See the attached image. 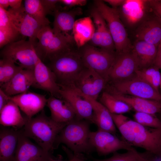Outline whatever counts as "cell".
<instances>
[{
    "label": "cell",
    "instance_id": "obj_1",
    "mask_svg": "<svg viewBox=\"0 0 161 161\" xmlns=\"http://www.w3.org/2000/svg\"><path fill=\"white\" fill-rule=\"evenodd\" d=\"M111 114L122 140L132 147L154 154H161V129L144 126L123 114Z\"/></svg>",
    "mask_w": 161,
    "mask_h": 161
},
{
    "label": "cell",
    "instance_id": "obj_2",
    "mask_svg": "<svg viewBox=\"0 0 161 161\" xmlns=\"http://www.w3.org/2000/svg\"><path fill=\"white\" fill-rule=\"evenodd\" d=\"M27 118L21 130L23 134L34 140L45 152L51 154L57 136L67 123L55 122L47 116L43 110L35 117Z\"/></svg>",
    "mask_w": 161,
    "mask_h": 161
},
{
    "label": "cell",
    "instance_id": "obj_3",
    "mask_svg": "<svg viewBox=\"0 0 161 161\" xmlns=\"http://www.w3.org/2000/svg\"><path fill=\"white\" fill-rule=\"evenodd\" d=\"M90 123L75 118L67 123L57 136L54 149L63 143L75 154L89 153L94 149L90 142Z\"/></svg>",
    "mask_w": 161,
    "mask_h": 161
},
{
    "label": "cell",
    "instance_id": "obj_4",
    "mask_svg": "<svg viewBox=\"0 0 161 161\" xmlns=\"http://www.w3.org/2000/svg\"><path fill=\"white\" fill-rule=\"evenodd\" d=\"M35 45L36 53L44 62L72 49L75 42L71 35H65L55 32L49 25L42 27L37 36Z\"/></svg>",
    "mask_w": 161,
    "mask_h": 161
},
{
    "label": "cell",
    "instance_id": "obj_5",
    "mask_svg": "<svg viewBox=\"0 0 161 161\" xmlns=\"http://www.w3.org/2000/svg\"><path fill=\"white\" fill-rule=\"evenodd\" d=\"M55 74L59 85L73 84L86 67L79 51H66L49 61L47 65Z\"/></svg>",
    "mask_w": 161,
    "mask_h": 161
},
{
    "label": "cell",
    "instance_id": "obj_6",
    "mask_svg": "<svg viewBox=\"0 0 161 161\" xmlns=\"http://www.w3.org/2000/svg\"><path fill=\"white\" fill-rule=\"evenodd\" d=\"M95 7L106 22L116 53L130 52L132 45L122 22L117 8L109 7L103 1H95Z\"/></svg>",
    "mask_w": 161,
    "mask_h": 161
},
{
    "label": "cell",
    "instance_id": "obj_7",
    "mask_svg": "<svg viewBox=\"0 0 161 161\" xmlns=\"http://www.w3.org/2000/svg\"><path fill=\"white\" fill-rule=\"evenodd\" d=\"M35 44L21 39L10 43L0 52L1 58L10 60L23 69L34 70L38 59Z\"/></svg>",
    "mask_w": 161,
    "mask_h": 161
},
{
    "label": "cell",
    "instance_id": "obj_8",
    "mask_svg": "<svg viewBox=\"0 0 161 161\" xmlns=\"http://www.w3.org/2000/svg\"><path fill=\"white\" fill-rule=\"evenodd\" d=\"M86 67L92 69L108 82L109 72L116 55L112 52L86 44L79 51Z\"/></svg>",
    "mask_w": 161,
    "mask_h": 161
},
{
    "label": "cell",
    "instance_id": "obj_9",
    "mask_svg": "<svg viewBox=\"0 0 161 161\" xmlns=\"http://www.w3.org/2000/svg\"><path fill=\"white\" fill-rule=\"evenodd\" d=\"M110 88L120 94L161 102V95L153 86L137 76L111 83Z\"/></svg>",
    "mask_w": 161,
    "mask_h": 161
},
{
    "label": "cell",
    "instance_id": "obj_10",
    "mask_svg": "<svg viewBox=\"0 0 161 161\" xmlns=\"http://www.w3.org/2000/svg\"><path fill=\"white\" fill-rule=\"evenodd\" d=\"M90 144L99 155H106L124 149L127 151L134 148L123 140H120L114 134L98 129L91 132L89 136Z\"/></svg>",
    "mask_w": 161,
    "mask_h": 161
},
{
    "label": "cell",
    "instance_id": "obj_11",
    "mask_svg": "<svg viewBox=\"0 0 161 161\" xmlns=\"http://www.w3.org/2000/svg\"><path fill=\"white\" fill-rule=\"evenodd\" d=\"M59 86L61 98L66 100L71 104L75 112L76 118L92 123L93 109L91 103L85 95L73 84Z\"/></svg>",
    "mask_w": 161,
    "mask_h": 161
},
{
    "label": "cell",
    "instance_id": "obj_12",
    "mask_svg": "<svg viewBox=\"0 0 161 161\" xmlns=\"http://www.w3.org/2000/svg\"><path fill=\"white\" fill-rule=\"evenodd\" d=\"M139 69L137 62L131 51L116 53L108 74V82L113 83L127 80L135 75Z\"/></svg>",
    "mask_w": 161,
    "mask_h": 161
},
{
    "label": "cell",
    "instance_id": "obj_13",
    "mask_svg": "<svg viewBox=\"0 0 161 161\" xmlns=\"http://www.w3.org/2000/svg\"><path fill=\"white\" fill-rule=\"evenodd\" d=\"M8 15L20 35L28 37L35 44L37 36L42 26L26 11L22 5L18 9L7 10Z\"/></svg>",
    "mask_w": 161,
    "mask_h": 161
},
{
    "label": "cell",
    "instance_id": "obj_14",
    "mask_svg": "<svg viewBox=\"0 0 161 161\" xmlns=\"http://www.w3.org/2000/svg\"><path fill=\"white\" fill-rule=\"evenodd\" d=\"M108 82L92 69L86 67L73 84L85 95L97 100Z\"/></svg>",
    "mask_w": 161,
    "mask_h": 161
},
{
    "label": "cell",
    "instance_id": "obj_15",
    "mask_svg": "<svg viewBox=\"0 0 161 161\" xmlns=\"http://www.w3.org/2000/svg\"><path fill=\"white\" fill-rule=\"evenodd\" d=\"M117 9L121 19L131 27H137L151 11L149 0H124Z\"/></svg>",
    "mask_w": 161,
    "mask_h": 161
},
{
    "label": "cell",
    "instance_id": "obj_16",
    "mask_svg": "<svg viewBox=\"0 0 161 161\" xmlns=\"http://www.w3.org/2000/svg\"><path fill=\"white\" fill-rule=\"evenodd\" d=\"M52 157L51 154L32 142L20 130L13 161H45Z\"/></svg>",
    "mask_w": 161,
    "mask_h": 161
},
{
    "label": "cell",
    "instance_id": "obj_17",
    "mask_svg": "<svg viewBox=\"0 0 161 161\" xmlns=\"http://www.w3.org/2000/svg\"><path fill=\"white\" fill-rule=\"evenodd\" d=\"M34 82L33 86L50 93L51 95L61 98L60 87L55 75L50 69L39 58L33 70Z\"/></svg>",
    "mask_w": 161,
    "mask_h": 161
},
{
    "label": "cell",
    "instance_id": "obj_18",
    "mask_svg": "<svg viewBox=\"0 0 161 161\" xmlns=\"http://www.w3.org/2000/svg\"><path fill=\"white\" fill-rule=\"evenodd\" d=\"M135 35L136 40L158 46L161 42V20L152 12L137 27Z\"/></svg>",
    "mask_w": 161,
    "mask_h": 161
},
{
    "label": "cell",
    "instance_id": "obj_19",
    "mask_svg": "<svg viewBox=\"0 0 161 161\" xmlns=\"http://www.w3.org/2000/svg\"><path fill=\"white\" fill-rule=\"evenodd\" d=\"M10 99L29 118L42 111L47 101V99L44 95L28 91L10 96Z\"/></svg>",
    "mask_w": 161,
    "mask_h": 161
},
{
    "label": "cell",
    "instance_id": "obj_20",
    "mask_svg": "<svg viewBox=\"0 0 161 161\" xmlns=\"http://www.w3.org/2000/svg\"><path fill=\"white\" fill-rule=\"evenodd\" d=\"M34 82L33 70L22 69L0 88L8 96H12L27 92Z\"/></svg>",
    "mask_w": 161,
    "mask_h": 161
},
{
    "label": "cell",
    "instance_id": "obj_21",
    "mask_svg": "<svg viewBox=\"0 0 161 161\" xmlns=\"http://www.w3.org/2000/svg\"><path fill=\"white\" fill-rule=\"evenodd\" d=\"M46 105L51 113V118L56 122L67 123L76 118L71 104L66 100L51 95L47 99Z\"/></svg>",
    "mask_w": 161,
    "mask_h": 161
},
{
    "label": "cell",
    "instance_id": "obj_22",
    "mask_svg": "<svg viewBox=\"0 0 161 161\" xmlns=\"http://www.w3.org/2000/svg\"><path fill=\"white\" fill-rule=\"evenodd\" d=\"M106 90L127 103L136 112H145L154 115L161 112V101L120 94L109 87Z\"/></svg>",
    "mask_w": 161,
    "mask_h": 161
},
{
    "label": "cell",
    "instance_id": "obj_23",
    "mask_svg": "<svg viewBox=\"0 0 161 161\" xmlns=\"http://www.w3.org/2000/svg\"><path fill=\"white\" fill-rule=\"evenodd\" d=\"M20 131L2 127L0 131V161H13Z\"/></svg>",
    "mask_w": 161,
    "mask_h": 161
},
{
    "label": "cell",
    "instance_id": "obj_24",
    "mask_svg": "<svg viewBox=\"0 0 161 161\" xmlns=\"http://www.w3.org/2000/svg\"><path fill=\"white\" fill-rule=\"evenodd\" d=\"M85 96L92 107L93 115L92 123L96 125L98 129L115 134L116 132V126L110 112L99 101Z\"/></svg>",
    "mask_w": 161,
    "mask_h": 161
},
{
    "label": "cell",
    "instance_id": "obj_25",
    "mask_svg": "<svg viewBox=\"0 0 161 161\" xmlns=\"http://www.w3.org/2000/svg\"><path fill=\"white\" fill-rule=\"evenodd\" d=\"M158 47L144 41L136 40L131 51L137 62L139 69L148 67L154 64Z\"/></svg>",
    "mask_w": 161,
    "mask_h": 161
},
{
    "label": "cell",
    "instance_id": "obj_26",
    "mask_svg": "<svg viewBox=\"0 0 161 161\" xmlns=\"http://www.w3.org/2000/svg\"><path fill=\"white\" fill-rule=\"evenodd\" d=\"M82 13V10L80 7L68 11H61L57 10L54 14L53 30L58 33L65 35H71L69 33L73 30L75 17Z\"/></svg>",
    "mask_w": 161,
    "mask_h": 161
},
{
    "label": "cell",
    "instance_id": "obj_27",
    "mask_svg": "<svg viewBox=\"0 0 161 161\" xmlns=\"http://www.w3.org/2000/svg\"><path fill=\"white\" fill-rule=\"evenodd\" d=\"M20 109L16 104L10 100L0 110V124L4 127H10L16 129L23 127L27 118L22 116Z\"/></svg>",
    "mask_w": 161,
    "mask_h": 161
},
{
    "label": "cell",
    "instance_id": "obj_28",
    "mask_svg": "<svg viewBox=\"0 0 161 161\" xmlns=\"http://www.w3.org/2000/svg\"><path fill=\"white\" fill-rule=\"evenodd\" d=\"M96 29L99 32L101 41L100 48L112 52H115L114 43L104 19L95 7L91 11Z\"/></svg>",
    "mask_w": 161,
    "mask_h": 161
},
{
    "label": "cell",
    "instance_id": "obj_29",
    "mask_svg": "<svg viewBox=\"0 0 161 161\" xmlns=\"http://www.w3.org/2000/svg\"><path fill=\"white\" fill-rule=\"evenodd\" d=\"M100 102L111 114H123L129 112L132 109L127 103L118 99L112 94L106 90L102 93Z\"/></svg>",
    "mask_w": 161,
    "mask_h": 161
},
{
    "label": "cell",
    "instance_id": "obj_30",
    "mask_svg": "<svg viewBox=\"0 0 161 161\" xmlns=\"http://www.w3.org/2000/svg\"><path fill=\"white\" fill-rule=\"evenodd\" d=\"M24 8L26 12L42 27L49 25L50 22L46 17L47 14L41 0H25Z\"/></svg>",
    "mask_w": 161,
    "mask_h": 161
},
{
    "label": "cell",
    "instance_id": "obj_31",
    "mask_svg": "<svg viewBox=\"0 0 161 161\" xmlns=\"http://www.w3.org/2000/svg\"><path fill=\"white\" fill-rule=\"evenodd\" d=\"M160 70L153 64L148 67L137 70L135 74L160 92L159 86L161 78Z\"/></svg>",
    "mask_w": 161,
    "mask_h": 161
},
{
    "label": "cell",
    "instance_id": "obj_32",
    "mask_svg": "<svg viewBox=\"0 0 161 161\" xmlns=\"http://www.w3.org/2000/svg\"><path fill=\"white\" fill-rule=\"evenodd\" d=\"M23 69L8 60H0V85L6 83L17 72Z\"/></svg>",
    "mask_w": 161,
    "mask_h": 161
},
{
    "label": "cell",
    "instance_id": "obj_33",
    "mask_svg": "<svg viewBox=\"0 0 161 161\" xmlns=\"http://www.w3.org/2000/svg\"><path fill=\"white\" fill-rule=\"evenodd\" d=\"M133 117L134 121L142 126L153 128L161 129V120L156 115L136 112Z\"/></svg>",
    "mask_w": 161,
    "mask_h": 161
},
{
    "label": "cell",
    "instance_id": "obj_34",
    "mask_svg": "<svg viewBox=\"0 0 161 161\" xmlns=\"http://www.w3.org/2000/svg\"><path fill=\"white\" fill-rule=\"evenodd\" d=\"M138 153L134 148L123 153L115 152L108 158L98 159L93 158V161H137Z\"/></svg>",
    "mask_w": 161,
    "mask_h": 161
},
{
    "label": "cell",
    "instance_id": "obj_35",
    "mask_svg": "<svg viewBox=\"0 0 161 161\" xmlns=\"http://www.w3.org/2000/svg\"><path fill=\"white\" fill-rule=\"evenodd\" d=\"M20 35L16 29H0V47L16 41Z\"/></svg>",
    "mask_w": 161,
    "mask_h": 161
},
{
    "label": "cell",
    "instance_id": "obj_36",
    "mask_svg": "<svg viewBox=\"0 0 161 161\" xmlns=\"http://www.w3.org/2000/svg\"><path fill=\"white\" fill-rule=\"evenodd\" d=\"M0 29H16L8 15L7 10L4 9L1 6H0Z\"/></svg>",
    "mask_w": 161,
    "mask_h": 161
},
{
    "label": "cell",
    "instance_id": "obj_37",
    "mask_svg": "<svg viewBox=\"0 0 161 161\" xmlns=\"http://www.w3.org/2000/svg\"><path fill=\"white\" fill-rule=\"evenodd\" d=\"M47 14H54L57 10L56 4L59 2L58 0H41Z\"/></svg>",
    "mask_w": 161,
    "mask_h": 161
},
{
    "label": "cell",
    "instance_id": "obj_38",
    "mask_svg": "<svg viewBox=\"0 0 161 161\" xmlns=\"http://www.w3.org/2000/svg\"><path fill=\"white\" fill-rule=\"evenodd\" d=\"M151 11L161 20V2L159 0H149Z\"/></svg>",
    "mask_w": 161,
    "mask_h": 161
},
{
    "label": "cell",
    "instance_id": "obj_39",
    "mask_svg": "<svg viewBox=\"0 0 161 161\" xmlns=\"http://www.w3.org/2000/svg\"><path fill=\"white\" fill-rule=\"evenodd\" d=\"M87 1L86 0H60V2L70 7L75 6H83L86 5Z\"/></svg>",
    "mask_w": 161,
    "mask_h": 161
},
{
    "label": "cell",
    "instance_id": "obj_40",
    "mask_svg": "<svg viewBox=\"0 0 161 161\" xmlns=\"http://www.w3.org/2000/svg\"><path fill=\"white\" fill-rule=\"evenodd\" d=\"M63 149L66 152L70 161H86L80 156V154H75L70 151L67 148L63 146Z\"/></svg>",
    "mask_w": 161,
    "mask_h": 161
},
{
    "label": "cell",
    "instance_id": "obj_41",
    "mask_svg": "<svg viewBox=\"0 0 161 161\" xmlns=\"http://www.w3.org/2000/svg\"><path fill=\"white\" fill-rule=\"evenodd\" d=\"M10 96L7 95L0 88V110L10 101Z\"/></svg>",
    "mask_w": 161,
    "mask_h": 161
},
{
    "label": "cell",
    "instance_id": "obj_42",
    "mask_svg": "<svg viewBox=\"0 0 161 161\" xmlns=\"http://www.w3.org/2000/svg\"><path fill=\"white\" fill-rule=\"evenodd\" d=\"M140 154L143 156L150 161H161V154H154L148 151Z\"/></svg>",
    "mask_w": 161,
    "mask_h": 161
},
{
    "label": "cell",
    "instance_id": "obj_43",
    "mask_svg": "<svg viewBox=\"0 0 161 161\" xmlns=\"http://www.w3.org/2000/svg\"><path fill=\"white\" fill-rule=\"evenodd\" d=\"M153 64L161 70V42L158 46L157 55Z\"/></svg>",
    "mask_w": 161,
    "mask_h": 161
},
{
    "label": "cell",
    "instance_id": "obj_44",
    "mask_svg": "<svg viewBox=\"0 0 161 161\" xmlns=\"http://www.w3.org/2000/svg\"><path fill=\"white\" fill-rule=\"evenodd\" d=\"M104 1L109 3L114 8H118L124 2V0H105Z\"/></svg>",
    "mask_w": 161,
    "mask_h": 161
},
{
    "label": "cell",
    "instance_id": "obj_45",
    "mask_svg": "<svg viewBox=\"0 0 161 161\" xmlns=\"http://www.w3.org/2000/svg\"><path fill=\"white\" fill-rule=\"evenodd\" d=\"M9 1L10 8L13 9H18L22 5L21 0H9Z\"/></svg>",
    "mask_w": 161,
    "mask_h": 161
},
{
    "label": "cell",
    "instance_id": "obj_46",
    "mask_svg": "<svg viewBox=\"0 0 161 161\" xmlns=\"http://www.w3.org/2000/svg\"><path fill=\"white\" fill-rule=\"evenodd\" d=\"M0 6L5 10H7L10 6L9 0H0Z\"/></svg>",
    "mask_w": 161,
    "mask_h": 161
},
{
    "label": "cell",
    "instance_id": "obj_47",
    "mask_svg": "<svg viewBox=\"0 0 161 161\" xmlns=\"http://www.w3.org/2000/svg\"><path fill=\"white\" fill-rule=\"evenodd\" d=\"M137 161H150L149 160L143 156L141 154L138 153Z\"/></svg>",
    "mask_w": 161,
    "mask_h": 161
},
{
    "label": "cell",
    "instance_id": "obj_48",
    "mask_svg": "<svg viewBox=\"0 0 161 161\" xmlns=\"http://www.w3.org/2000/svg\"><path fill=\"white\" fill-rule=\"evenodd\" d=\"M49 161H70V160H64L59 159H55L52 157Z\"/></svg>",
    "mask_w": 161,
    "mask_h": 161
},
{
    "label": "cell",
    "instance_id": "obj_49",
    "mask_svg": "<svg viewBox=\"0 0 161 161\" xmlns=\"http://www.w3.org/2000/svg\"><path fill=\"white\" fill-rule=\"evenodd\" d=\"M160 89V92H160V93L161 95V80H160V86H159V89Z\"/></svg>",
    "mask_w": 161,
    "mask_h": 161
},
{
    "label": "cell",
    "instance_id": "obj_50",
    "mask_svg": "<svg viewBox=\"0 0 161 161\" xmlns=\"http://www.w3.org/2000/svg\"><path fill=\"white\" fill-rule=\"evenodd\" d=\"M161 120V115H160V118H159Z\"/></svg>",
    "mask_w": 161,
    "mask_h": 161
},
{
    "label": "cell",
    "instance_id": "obj_51",
    "mask_svg": "<svg viewBox=\"0 0 161 161\" xmlns=\"http://www.w3.org/2000/svg\"><path fill=\"white\" fill-rule=\"evenodd\" d=\"M49 160H48L45 161H49Z\"/></svg>",
    "mask_w": 161,
    "mask_h": 161
},
{
    "label": "cell",
    "instance_id": "obj_52",
    "mask_svg": "<svg viewBox=\"0 0 161 161\" xmlns=\"http://www.w3.org/2000/svg\"><path fill=\"white\" fill-rule=\"evenodd\" d=\"M161 2V0H159Z\"/></svg>",
    "mask_w": 161,
    "mask_h": 161
}]
</instances>
